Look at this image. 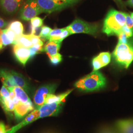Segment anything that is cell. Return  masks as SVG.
Here are the masks:
<instances>
[{
    "mask_svg": "<svg viewBox=\"0 0 133 133\" xmlns=\"http://www.w3.org/2000/svg\"><path fill=\"white\" fill-rule=\"evenodd\" d=\"M126 23L125 12L111 9L107 14L102 32L107 36H118L123 32Z\"/></svg>",
    "mask_w": 133,
    "mask_h": 133,
    "instance_id": "6da1fadb",
    "label": "cell"
},
{
    "mask_svg": "<svg viewBox=\"0 0 133 133\" xmlns=\"http://www.w3.org/2000/svg\"><path fill=\"white\" fill-rule=\"evenodd\" d=\"M106 84L107 80L104 76L100 71H96L76 81L75 86L81 91L89 92L103 89Z\"/></svg>",
    "mask_w": 133,
    "mask_h": 133,
    "instance_id": "7a4b0ae2",
    "label": "cell"
},
{
    "mask_svg": "<svg viewBox=\"0 0 133 133\" xmlns=\"http://www.w3.org/2000/svg\"><path fill=\"white\" fill-rule=\"evenodd\" d=\"M114 60L119 65L127 69L133 61V45L130 43L118 42L112 53Z\"/></svg>",
    "mask_w": 133,
    "mask_h": 133,
    "instance_id": "3957f363",
    "label": "cell"
},
{
    "mask_svg": "<svg viewBox=\"0 0 133 133\" xmlns=\"http://www.w3.org/2000/svg\"><path fill=\"white\" fill-rule=\"evenodd\" d=\"M79 0H37L43 12L51 14L68 8Z\"/></svg>",
    "mask_w": 133,
    "mask_h": 133,
    "instance_id": "277c9868",
    "label": "cell"
},
{
    "mask_svg": "<svg viewBox=\"0 0 133 133\" xmlns=\"http://www.w3.org/2000/svg\"><path fill=\"white\" fill-rule=\"evenodd\" d=\"M70 35L75 34H87L95 35L98 31V27L82 20L76 19L66 27Z\"/></svg>",
    "mask_w": 133,
    "mask_h": 133,
    "instance_id": "5b68a950",
    "label": "cell"
},
{
    "mask_svg": "<svg viewBox=\"0 0 133 133\" xmlns=\"http://www.w3.org/2000/svg\"><path fill=\"white\" fill-rule=\"evenodd\" d=\"M43 12L37 0H26L19 11L21 19L29 21Z\"/></svg>",
    "mask_w": 133,
    "mask_h": 133,
    "instance_id": "8992f818",
    "label": "cell"
},
{
    "mask_svg": "<svg viewBox=\"0 0 133 133\" xmlns=\"http://www.w3.org/2000/svg\"><path fill=\"white\" fill-rule=\"evenodd\" d=\"M57 86L56 83H50L42 86L38 88L34 96L35 109H39L44 104L48 95L54 94L57 89Z\"/></svg>",
    "mask_w": 133,
    "mask_h": 133,
    "instance_id": "52a82bcc",
    "label": "cell"
},
{
    "mask_svg": "<svg viewBox=\"0 0 133 133\" xmlns=\"http://www.w3.org/2000/svg\"><path fill=\"white\" fill-rule=\"evenodd\" d=\"M64 102L61 101L44 104L38 109L39 119L58 115L62 109Z\"/></svg>",
    "mask_w": 133,
    "mask_h": 133,
    "instance_id": "ba28073f",
    "label": "cell"
},
{
    "mask_svg": "<svg viewBox=\"0 0 133 133\" xmlns=\"http://www.w3.org/2000/svg\"><path fill=\"white\" fill-rule=\"evenodd\" d=\"M39 119L38 109H35L24 118V120L16 126L7 130L6 133H15L20 129Z\"/></svg>",
    "mask_w": 133,
    "mask_h": 133,
    "instance_id": "9c48e42d",
    "label": "cell"
},
{
    "mask_svg": "<svg viewBox=\"0 0 133 133\" xmlns=\"http://www.w3.org/2000/svg\"><path fill=\"white\" fill-rule=\"evenodd\" d=\"M24 0H0V7L5 13L14 14L16 12Z\"/></svg>",
    "mask_w": 133,
    "mask_h": 133,
    "instance_id": "30bf717a",
    "label": "cell"
},
{
    "mask_svg": "<svg viewBox=\"0 0 133 133\" xmlns=\"http://www.w3.org/2000/svg\"><path fill=\"white\" fill-rule=\"evenodd\" d=\"M14 53L16 60L22 65L25 66L30 59V49L18 44H15L14 45Z\"/></svg>",
    "mask_w": 133,
    "mask_h": 133,
    "instance_id": "8fae6325",
    "label": "cell"
},
{
    "mask_svg": "<svg viewBox=\"0 0 133 133\" xmlns=\"http://www.w3.org/2000/svg\"><path fill=\"white\" fill-rule=\"evenodd\" d=\"M9 70L10 74L14 79L16 86H19L22 88L26 93H29L30 87L27 79L21 74L12 70Z\"/></svg>",
    "mask_w": 133,
    "mask_h": 133,
    "instance_id": "7c38bea8",
    "label": "cell"
},
{
    "mask_svg": "<svg viewBox=\"0 0 133 133\" xmlns=\"http://www.w3.org/2000/svg\"><path fill=\"white\" fill-rule=\"evenodd\" d=\"M115 127L119 133H133V118L119 120Z\"/></svg>",
    "mask_w": 133,
    "mask_h": 133,
    "instance_id": "4fadbf2b",
    "label": "cell"
},
{
    "mask_svg": "<svg viewBox=\"0 0 133 133\" xmlns=\"http://www.w3.org/2000/svg\"><path fill=\"white\" fill-rule=\"evenodd\" d=\"M12 88L16 97L20 102L28 105L33 110L35 109L33 103L29 97L26 92L22 88L19 86H15L13 87Z\"/></svg>",
    "mask_w": 133,
    "mask_h": 133,
    "instance_id": "5bb4252c",
    "label": "cell"
},
{
    "mask_svg": "<svg viewBox=\"0 0 133 133\" xmlns=\"http://www.w3.org/2000/svg\"><path fill=\"white\" fill-rule=\"evenodd\" d=\"M33 110L28 105L20 102L18 104L15 105L14 113V117L16 121H19L22 119L31 111Z\"/></svg>",
    "mask_w": 133,
    "mask_h": 133,
    "instance_id": "9a60e30c",
    "label": "cell"
},
{
    "mask_svg": "<svg viewBox=\"0 0 133 133\" xmlns=\"http://www.w3.org/2000/svg\"><path fill=\"white\" fill-rule=\"evenodd\" d=\"M0 79L7 88L16 86L14 79L9 69L0 68Z\"/></svg>",
    "mask_w": 133,
    "mask_h": 133,
    "instance_id": "2e32d148",
    "label": "cell"
},
{
    "mask_svg": "<svg viewBox=\"0 0 133 133\" xmlns=\"http://www.w3.org/2000/svg\"><path fill=\"white\" fill-rule=\"evenodd\" d=\"M61 42L58 41H49L43 49V51L46 52L48 57L54 56L58 53L61 47Z\"/></svg>",
    "mask_w": 133,
    "mask_h": 133,
    "instance_id": "e0dca14e",
    "label": "cell"
},
{
    "mask_svg": "<svg viewBox=\"0 0 133 133\" xmlns=\"http://www.w3.org/2000/svg\"><path fill=\"white\" fill-rule=\"evenodd\" d=\"M72 91V89L69 90L66 92L61 93L59 95H54V94H49L48 96L45 101V104L52 103L54 102H61V101H65L66 97Z\"/></svg>",
    "mask_w": 133,
    "mask_h": 133,
    "instance_id": "ac0fdd59",
    "label": "cell"
},
{
    "mask_svg": "<svg viewBox=\"0 0 133 133\" xmlns=\"http://www.w3.org/2000/svg\"><path fill=\"white\" fill-rule=\"evenodd\" d=\"M18 44L25 48H29L33 45V43L29 38L28 35L24 34L17 36L14 43V44Z\"/></svg>",
    "mask_w": 133,
    "mask_h": 133,
    "instance_id": "d6986e66",
    "label": "cell"
},
{
    "mask_svg": "<svg viewBox=\"0 0 133 133\" xmlns=\"http://www.w3.org/2000/svg\"><path fill=\"white\" fill-rule=\"evenodd\" d=\"M3 109L5 114L11 115V113L14 112L15 105L10 98L3 99Z\"/></svg>",
    "mask_w": 133,
    "mask_h": 133,
    "instance_id": "ffe728a7",
    "label": "cell"
},
{
    "mask_svg": "<svg viewBox=\"0 0 133 133\" xmlns=\"http://www.w3.org/2000/svg\"><path fill=\"white\" fill-rule=\"evenodd\" d=\"M14 32L17 36L23 34L24 28L22 24L18 21H15L11 22L9 27Z\"/></svg>",
    "mask_w": 133,
    "mask_h": 133,
    "instance_id": "44dd1931",
    "label": "cell"
},
{
    "mask_svg": "<svg viewBox=\"0 0 133 133\" xmlns=\"http://www.w3.org/2000/svg\"><path fill=\"white\" fill-rule=\"evenodd\" d=\"M43 43L42 42L41 43L34 44L32 47L29 48L30 52V58H33L39 51H43Z\"/></svg>",
    "mask_w": 133,
    "mask_h": 133,
    "instance_id": "7402d4cb",
    "label": "cell"
},
{
    "mask_svg": "<svg viewBox=\"0 0 133 133\" xmlns=\"http://www.w3.org/2000/svg\"><path fill=\"white\" fill-rule=\"evenodd\" d=\"M104 66L108 65L110 62L111 55L109 52H104L100 53L98 56Z\"/></svg>",
    "mask_w": 133,
    "mask_h": 133,
    "instance_id": "603a6c76",
    "label": "cell"
},
{
    "mask_svg": "<svg viewBox=\"0 0 133 133\" xmlns=\"http://www.w3.org/2000/svg\"><path fill=\"white\" fill-rule=\"evenodd\" d=\"M64 28L55 29L52 30L51 31L49 34L46 39L49 40V41H56L57 37L61 34Z\"/></svg>",
    "mask_w": 133,
    "mask_h": 133,
    "instance_id": "cb8c5ba5",
    "label": "cell"
},
{
    "mask_svg": "<svg viewBox=\"0 0 133 133\" xmlns=\"http://www.w3.org/2000/svg\"><path fill=\"white\" fill-rule=\"evenodd\" d=\"M96 133H119L115 127L109 126H103L99 129Z\"/></svg>",
    "mask_w": 133,
    "mask_h": 133,
    "instance_id": "d4e9b609",
    "label": "cell"
},
{
    "mask_svg": "<svg viewBox=\"0 0 133 133\" xmlns=\"http://www.w3.org/2000/svg\"><path fill=\"white\" fill-rule=\"evenodd\" d=\"M0 37H1V38L2 39L3 46H5L6 45L12 44H13L12 42L10 40V38H9V37H8V36L5 33V29L2 30L1 34H0Z\"/></svg>",
    "mask_w": 133,
    "mask_h": 133,
    "instance_id": "484cf974",
    "label": "cell"
},
{
    "mask_svg": "<svg viewBox=\"0 0 133 133\" xmlns=\"http://www.w3.org/2000/svg\"><path fill=\"white\" fill-rule=\"evenodd\" d=\"M92 66L93 68V71H96L99 70L101 68L104 67L103 65L97 56L94 57L92 60Z\"/></svg>",
    "mask_w": 133,
    "mask_h": 133,
    "instance_id": "4316f807",
    "label": "cell"
},
{
    "mask_svg": "<svg viewBox=\"0 0 133 133\" xmlns=\"http://www.w3.org/2000/svg\"><path fill=\"white\" fill-rule=\"evenodd\" d=\"M51 30L52 29L50 28V27L46 26H43L41 29L39 37H40V38H44L46 39Z\"/></svg>",
    "mask_w": 133,
    "mask_h": 133,
    "instance_id": "83f0119b",
    "label": "cell"
},
{
    "mask_svg": "<svg viewBox=\"0 0 133 133\" xmlns=\"http://www.w3.org/2000/svg\"><path fill=\"white\" fill-rule=\"evenodd\" d=\"M31 25L35 28H39L43 24V19H42L38 17H35L32 19H31Z\"/></svg>",
    "mask_w": 133,
    "mask_h": 133,
    "instance_id": "f1b7e54d",
    "label": "cell"
},
{
    "mask_svg": "<svg viewBox=\"0 0 133 133\" xmlns=\"http://www.w3.org/2000/svg\"><path fill=\"white\" fill-rule=\"evenodd\" d=\"M49 57L51 63L53 65H57L62 61V55L59 53L54 56Z\"/></svg>",
    "mask_w": 133,
    "mask_h": 133,
    "instance_id": "f546056e",
    "label": "cell"
},
{
    "mask_svg": "<svg viewBox=\"0 0 133 133\" xmlns=\"http://www.w3.org/2000/svg\"><path fill=\"white\" fill-rule=\"evenodd\" d=\"M0 95L1 96L2 99L10 98V91L8 88L4 84L0 90Z\"/></svg>",
    "mask_w": 133,
    "mask_h": 133,
    "instance_id": "4dcf8cb0",
    "label": "cell"
},
{
    "mask_svg": "<svg viewBox=\"0 0 133 133\" xmlns=\"http://www.w3.org/2000/svg\"><path fill=\"white\" fill-rule=\"evenodd\" d=\"M5 33L8 36V37H9V38H10V41H11L12 42L13 44H14L15 39L17 37V36L16 35V34L12 30H11L9 28L5 29Z\"/></svg>",
    "mask_w": 133,
    "mask_h": 133,
    "instance_id": "1f68e13d",
    "label": "cell"
},
{
    "mask_svg": "<svg viewBox=\"0 0 133 133\" xmlns=\"http://www.w3.org/2000/svg\"><path fill=\"white\" fill-rule=\"evenodd\" d=\"M31 41V42L33 43V44H36L38 43L42 42V41L40 37L38 36L35 35V34H30V35H27Z\"/></svg>",
    "mask_w": 133,
    "mask_h": 133,
    "instance_id": "d6a6232c",
    "label": "cell"
},
{
    "mask_svg": "<svg viewBox=\"0 0 133 133\" xmlns=\"http://www.w3.org/2000/svg\"><path fill=\"white\" fill-rule=\"evenodd\" d=\"M70 33L68 31V30L66 29V28H64V30L63 31L62 33H61V34L57 37V39L56 41H60V42H61L65 39V38H66V37H68L69 36H70Z\"/></svg>",
    "mask_w": 133,
    "mask_h": 133,
    "instance_id": "836d02e7",
    "label": "cell"
},
{
    "mask_svg": "<svg viewBox=\"0 0 133 133\" xmlns=\"http://www.w3.org/2000/svg\"><path fill=\"white\" fill-rule=\"evenodd\" d=\"M126 16V23L125 25L127 26L129 28L133 29V22L131 16L128 14L125 13Z\"/></svg>",
    "mask_w": 133,
    "mask_h": 133,
    "instance_id": "e575fe53",
    "label": "cell"
},
{
    "mask_svg": "<svg viewBox=\"0 0 133 133\" xmlns=\"http://www.w3.org/2000/svg\"><path fill=\"white\" fill-rule=\"evenodd\" d=\"M122 31L126 35L128 38H131L133 36V29L129 28L126 25L124 26Z\"/></svg>",
    "mask_w": 133,
    "mask_h": 133,
    "instance_id": "d590c367",
    "label": "cell"
},
{
    "mask_svg": "<svg viewBox=\"0 0 133 133\" xmlns=\"http://www.w3.org/2000/svg\"><path fill=\"white\" fill-rule=\"evenodd\" d=\"M118 42L120 43H128V38L126 36V35L123 32L121 33L118 36Z\"/></svg>",
    "mask_w": 133,
    "mask_h": 133,
    "instance_id": "8d00e7d4",
    "label": "cell"
},
{
    "mask_svg": "<svg viewBox=\"0 0 133 133\" xmlns=\"http://www.w3.org/2000/svg\"><path fill=\"white\" fill-rule=\"evenodd\" d=\"M6 127L5 123L2 121H0V133H6Z\"/></svg>",
    "mask_w": 133,
    "mask_h": 133,
    "instance_id": "74e56055",
    "label": "cell"
},
{
    "mask_svg": "<svg viewBox=\"0 0 133 133\" xmlns=\"http://www.w3.org/2000/svg\"><path fill=\"white\" fill-rule=\"evenodd\" d=\"M7 25V23L4 20L0 17V28H3Z\"/></svg>",
    "mask_w": 133,
    "mask_h": 133,
    "instance_id": "f35d334b",
    "label": "cell"
},
{
    "mask_svg": "<svg viewBox=\"0 0 133 133\" xmlns=\"http://www.w3.org/2000/svg\"><path fill=\"white\" fill-rule=\"evenodd\" d=\"M125 4L126 5L133 8V0H127L125 2Z\"/></svg>",
    "mask_w": 133,
    "mask_h": 133,
    "instance_id": "ab89813d",
    "label": "cell"
},
{
    "mask_svg": "<svg viewBox=\"0 0 133 133\" xmlns=\"http://www.w3.org/2000/svg\"><path fill=\"white\" fill-rule=\"evenodd\" d=\"M119 5L121 6L122 7H123L124 5L123 2L122 1V0H114Z\"/></svg>",
    "mask_w": 133,
    "mask_h": 133,
    "instance_id": "60d3db41",
    "label": "cell"
},
{
    "mask_svg": "<svg viewBox=\"0 0 133 133\" xmlns=\"http://www.w3.org/2000/svg\"><path fill=\"white\" fill-rule=\"evenodd\" d=\"M0 105H1V107L2 108L3 107V100L2 99L1 95H0Z\"/></svg>",
    "mask_w": 133,
    "mask_h": 133,
    "instance_id": "b9f144b4",
    "label": "cell"
},
{
    "mask_svg": "<svg viewBox=\"0 0 133 133\" xmlns=\"http://www.w3.org/2000/svg\"><path fill=\"white\" fill-rule=\"evenodd\" d=\"M130 15H131V18H132V20H133V12H131V14H130Z\"/></svg>",
    "mask_w": 133,
    "mask_h": 133,
    "instance_id": "7bdbcfd3",
    "label": "cell"
},
{
    "mask_svg": "<svg viewBox=\"0 0 133 133\" xmlns=\"http://www.w3.org/2000/svg\"><path fill=\"white\" fill-rule=\"evenodd\" d=\"M51 133V132H48V133Z\"/></svg>",
    "mask_w": 133,
    "mask_h": 133,
    "instance_id": "ee69618b",
    "label": "cell"
}]
</instances>
